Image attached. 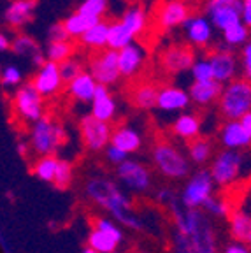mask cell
<instances>
[{"label":"cell","instance_id":"23","mask_svg":"<svg viewBox=\"0 0 251 253\" xmlns=\"http://www.w3.org/2000/svg\"><path fill=\"white\" fill-rule=\"evenodd\" d=\"M146 53L142 49L141 44H128L123 49L118 51V65H120V74L123 78H133L141 71L142 63H144Z\"/></svg>","mask_w":251,"mask_h":253},{"label":"cell","instance_id":"36","mask_svg":"<svg viewBox=\"0 0 251 253\" xmlns=\"http://www.w3.org/2000/svg\"><path fill=\"white\" fill-rule=\"evenodd\" d=\"M74 42L72 41H63V42H51L46 46V58L49 62L55 63H63L65 60L74 56Z\"/></svg>","mask_w":251,"mask_h":253},{"label":"cell","instance_id":"47","mask_svg":"<svg viewBox=\"0 0 251 253\" xmlns=\"http://www.w3.org/2000/svg\"><path fill=\"white\" fill-rule=\"evenodd\" d=\"M243 72H244V79L251 81V41H248L243 47Z\"/></svg>","mask_w":251,"mask_h":253},{"label":"cell","instance_id":"22","mask_svg":"<svg viewBox=\"0 0 251 253\" xmlns=\"http://www.w3.org/2000/svg\"><path fill=\"white\" fill-rule=\"evenodd\" d=\"M188 90H183L179 86H164L158 91L157 107L164 113H176V111H185L190 106Z\"/></svg>","mask_w":251,"mask_h":253},{"label":"cell","instance_id":"10","mask_svg":"<svg viewBox=\"0 0 251 253\" xmlns=\"http://www.w3.org/2000/svg\"><path fill=\"white\" fill-rule=\"evenodd\" d=\"M206 18L216 30L225 32L243 21V0H208Z\"/></svg>","mask_w":251,"mask_h":253},{"label":"cell","instance_id":"15","mask_svg":"<svg viewBox=\"0 0 251 253\" xmlns=\"http://www.w3.org/2000/svg\"><path fill=\"white\" fill-rule=\"evenodd\" d=\"M212 69V78L216 83L228 84L236 79L237 74V58L228 49H214L208 56Z\"/></svg>","mask_w":251,"mask_h":253},{"label":"cell","instance_id":"11","mask_svg":"<svg viewBox=\"0 0 251 253\" xmlns=\"http://www.w3.org/2000/svg\"><path fill=\"white\" fill-rule=\"evenodd\" d=\"M12 107H14V113L18 118H21L27 123H32V125L44 116V99L32 83L21 84L16 90L14 97H12Z\"/></svg>","mask_w":251,"mask_h":253},{"label":"cell","instance_id":"20","mask_svg":"<svg viewBox=\"0 0 251 253\" xmlns=\"http://www.w3.org/2000/svg\"><path fill=\"white\" fill-rule=\"evenodd\" d=\"M36 5L37 0H12L4 11V21L7 27L18 30L32 21Z\"/></svg>","mask_w":251,"mask_h":253},{"label":"cell","instance_id":"21","mask_svg":"<svg viewBox=\"0 0 251 253\" xmlns=\"http://www.w3.org/2000/svg\"><path fill=\"white\" fill-rule=\"evenodd\" d=\"M116 111H118V106H116L114 97L111 95L109 86L98 84L93 100H91L90 115L93 116V118L100 120V122L111 123L114 120V116H116Z\"/></svg>","mask_w":251,"mask_h":253},{"label":"cell","instance_id":"24","mask_svg":"<svg viewBox=\"0 0 251 253\" xmlns=\"http://www.w3.org/2000/svg\"><path fill=\"white\" fill-rule=\"evenodd\" d=\"M111 146L125 151L126 155L135 153V151L141 150L142 137L132 126H126V125L116 126L113 130V135H111Z\"/></svg>","mask_w":251,"mask_h":253},{"label":"cell","instance_id":"38","mask_svg":"<svg viewBox=\"0 0 251 253\" xmlns=\"http://www.w3.org/2000/svg\"><path fill=\"white\" fill-rule=\"evenodd\" d=\"M223 34V42L227 46L232 47H237V46H243V44L248 42V37H250V28L241 21V23L234 25V27L227 28Z\"/></svg>","mask_w":251,"mask_h":253},{"label":"cell","instance_id":"9","mask_svg":"<svg viewBox=\"0 0 251 253\" xmlns=\"http://www.w3.org/2000/svg\"><path fill=\"white\" fill-rule=\"evenodd\" d=\"M123 241V232L111 218H97L88 234V246L97 253H114Z\"/></svg>","mask_w":251,"mask_h":253},{"label":"cell","instance_id":"31","mask_svg":"<svg viewBox=\"0 0 251 253\" xmlns=\"http://www.w3.org/2000/svg\"><path fill=\"white\" fill-rule=\"evenodd\" d=\"M120 21H122L123 27H125L133 37H137L144 32L146 23H148V18H146L144 9L139 7V5H133V7H128L125 12H123Z\"/></svg>","mask_w":251,"mask_h":253},{"label":"cell","instance_id":"3","mask_svg":"<svg viewBox=\"0 0 251 253\" xmlns=\"http://www.w3.org/2000/svg\"><path fill=\"white\" fill-rule=\"evenodd\" d=\"M209 174L216 186L227 188L237 185L241 179L251 174V157L246 151L221 150L212 157Z\"/></svg>","mask_w":251,"mask_h":253},{"label":"cell","instance_id":"30","mask_svg":"<svg viewBox=\"0 0 251 253\" xmlns=\"http://www.w3.org/2000/svg\"><path fill=\"white\" fill-rule=\"evenodd\" d=\"M107 37H109V21L102 20L100 23H97L90 30L84 32L79 37V42H81V46L88 47L91 51H100V49L107 47Z\"/></svg>","mask_w":251,"mask_h":253},{"label":"cell","instance_id":"18","mask_svg":"<svg viewBox=\"0 0 251 253\" xmlns=\"http://www.w3.org/2000/svg\"><path fill=\"white\" fill-rule=\"evenodd\" d=\"M218 141L223 146V150H237L243 151L251 144V137L246 134L244 126L241 125L239 120H230L225 122L220 128Z\"/></svg>","mask_w":251,"mask_h":253},{"label":"cell","instance_id":"44","mask_svg":"<svg viewBox=\"0 0 251 253\" xmlns=\"http://www.w3.org/2000/svg\"><path fill=\"white\" fill-rule=\"evenodd\" d=\"M21 79H23V74H21L20 67H16V65H7V67H4V71L0 72V81L7 88L20 86Z\"/></svg>","mask_w":251,"mask_h":253},{"label":"cell","instance_id":"29","mask_svg":"<svg viewBox=\"0 0 251 253\" xmlns=\"http://www.w3.org/2000/svg\"><path fill=\"white\" fill-rule=\"evenodd\" d=\"M200 118L192 113H183L172 122V132L183 141H195L200 135Z\"/></svg>","mask_w":251,"mask_h":253},{"label":"cell","instance_id":"16","mask_svg":"<svg viewBox=\"0 0 251 253\" xmlns=\"http://www.w3.org/2000/svg\"><path fill=\"white\" fill-rule=\"evenodd\" d=\"M195 63V55L193 49L186 44H174L167 47L162 55V67L170 74H181L192 69Z\"/></svg>","mask_w":251,"mask_h":253},{"label":"cell","instance_id":"1","mask_svg":"<svg viewBox=\"0 0 251 253\" xmlns=\"http://www.w3.org/2000/svg\"><path fill=\"white\" fill-rule=\"evenodd\" d=\"M174 218L176 232L188 239L195 253H218L214 227L208 220V214L202 210H186L177 202L169 206Z\"/></svg>","mask_w":251,"mask_h":253},{"label":"cell","instance_id":"49","mask_svg":"<svg viewBox=\"0 0 251 253\" xmlns=\"http://www.w3.org/2000/svg\"><path fill=\"white\" fill-rule=\"evenodd\" d=\"M157 199L158 202H162V204H172V202H176V199H174V192L170 188H160L157 192Z\"/></svg>","mask_w":251,"mask_h":253},{"label":"cell","instance_id":"2","mask_svg":"<svg viewBox=\"0 0 251 253\" xmlns=\"http://www.w3.org/2000/svg\"><path fill=\"white\" fill-rule=\"evenodd\" d=\"M84 192L90 201L109 211L114 221L123 223L130 229H141V220L133 211L132 202L114 181L107 178H91L88 179Z\"/></svg>","mask_w":251,"mask_h":253},{"label":"cell","instance_id":"55","mask_svg":"<svg viewBox=\"0 0 251 253\" xmlns=\"http://www.w3.org/2000/svg\"><path fill=\"white\" fill-rule=\"evenodd\" d=\"M241 125L244 126V130H246V134L251 137V113H248L246 116H243V118L239 120Z\"/></svg>","mask_w":251,"mask_h":253},{"label":"cell","instance_id":"57","mask_svg":"<svg viewBox=\"0 0 251 253\" xmlns=\"http://www.w3.org/2000/svg\"><path fill=\"white\" fill-rule=\"evenodd\" d=\"M142 253H148V252H142Z\"/></svg>","mask_w":251,"mask_h":253},{"label":"cell","instance_id":"17","mask_svg":"<svg viewBox=\"0 0 251 253\" xmlns=\"http://www.w3.org/2000/svg\"><path fill=\"white\" fill-rule=\"evenodd\" d=\"M190 18V7L183 0H165L157 11V21L162 30L183 27Z\"/></svg>","mask_w":251,"mask_h":253},{"label":"cell","instance_id":"41","mask_svg":"<svg viewBox=\"0 0 251 253\" xmlns=\"http://www.w3.org/2000/svg\"><path fill=\"white\" fill-rule=\"evenodd\" d=\"M72 178H74V167L69 160H58V167H56L55 174V183L53 185L60 190H65L71 186Z\"/></svg>","mask_w":251,"mask_h":253},{"label":"cell","instance_id":"40","mask_svg":"<svg viewBox=\"0 0 251 253\" xmlns=\"http://www.w3.org/2000/svg\"><path fill=\"white\" fill-rule=\"evenodd\" d=\"M202 211H204L206 214H209V216H214V218H228L230 216V204H228L225 199L212 195L204 204Z\"/></svg>","mask_w":251,"mask_h":253},{"label":"cell","instance_id":"46","mask_svg":"<svg viewBox=\"0 0 251 253\" xmlns=\"http://www.w3.org/2000/svg\"><path fill=\"white\" fill-rule=\"evenodd\" d=\"M106 158L109 160L113 166H122L125 160H128V155L125 153V151H122V150H118V148H114V146H107L106 148Z\"/></svg>","mask_w":251,"mask_h":253},{"label":"cell","instance_id":"13","mask_svg":"<svg viewBox=\"0 0 251 253\" xmlns=\"http://www.w3.org/2000/svg\"><path fill=\"white\" fill-rule=\"evenodd\" d=\"M116 176L125 188L135 192V194H142L151 185V174H149L148 167L142 166L141 162L130 160V158L116 167Z\"/></svg>","mask_w":251,"mask_h":253},{"label":"cell","instance_id":"59","mask_svg":"<svg viewBox=\"0 0 251 253\" xmlns=\"http://www.w3.org/2000/svg\"><path fill=\"white\" fill-rule=\"evenodd\" d=\"M0 72H2V71H0Z\"/></svg>","mask_w":251,"mask_h":253},{"label":"cell","instance_id":"14","mask_svg":"<svg viewBox=\"0 0 251 253\" xmlns=\"http://www.w3.org/2000/svg\"><path fill=\"white\" fill-rule=\"evenodd\" d=\"M30 83L34 84V88H36L37 91H39V95L42 97V99L56 95L60 90H62V86H63V81H62V76H60L58 63L49 62V60H47L42 67H41L39 71L36 72V76L32 78Z\"/></svg>","mask_w":251,"mask_h":253},{"label":"cell","instance_id":"39","mask_svg":"<svg viewBox=\"0 0 251 253\" xmlns=\"http://www.w3.org/2000/svg\"><path fill=\"white\" fill-rule=\"evenodd\" d=\"M11 49H12V53L18 56H27V55L32 56L34 53L39 51L41 47L37 46V42L32 39L30 36H27V34H18V36L12 39Z\"/></svg>","mask_w":251,"mask_h":253},{"label":"cell","instance_id":"19","mask_svg":"<svg viewBox=\"0 0 251 253\" xmlns=\"http://www.w3.org/2000/svg\"><path fill=\"white\" fill-rule=\"evenodd\" d=\"M183 28H185V36L192 46L206 47L211 44L214 27L206 16H190Z\"/></svg>","mask_w":251,"mask_h":253},{"label":"cell","instance_id":"52","mask_svg":"<svg viewBox=\"0 0 251 253\" xmlns=\"http://www.w3.org/2000/svg\"><path fill=\"white\" fill-rule=\"evenodd\" d=\"M30 60H32V65H34V67H36L37 71H39V69L42 67L44 63L47 62L46 53H42V51H41V49H39V51H37V53H34V55L30 56Z\"/></svg>","mask_w":251,"mask_h":253},{"label":"cell","instance_id":"42","mask_svg":"<svg viewBox=\"0 0 251 253\" xmlns=\"http://www.w3.org/2000/svg\"><path fill=\"white\" fill-rule=\"evenodd\" d=\"M58 69H60V76H62L63 84L72 83V81H74L79 74H83V72H84V69H83V63L79 62V60H76L74 56H72V58H69V60H65L63 63H60Z\"/></svg>","mask_w":251,"mask_h":253},{"label":"cell","instance_id":"45","mask_svg":"<svg viewBox=\"0 0 251 253\" xmlns=\"http://www.w3.org/2000/svg\"><path fill=\"white\" fill-rule=\"evenodd\" d=\"M63 41H71L69 34H67L65 27H63V21L55 23L47 28V44L51 42H63Z\"/></svg>","mask_w":251,"mask_h":253},{"label":"cell","instance_id":"48","mask_svg":"<svg viewBox=\"0 0 251 253\" xmlns=\"http://www.w3.org/2000/svg\"><path fill=\"white\" fill-rule=\"evenodd\" d=\"M174 253H195L193 248L190 246L188 239L181 234H174Z\"/></svg>","mask_w":251,"mask_h":253},{"label":"cell","instance_id":"33","mask_svg":"<svg viewBox=\"0 0 251 253\" xmlns=\"http://www.w3.org/2000/svg\"><path fill=\"white\" fill-rule=\"evenodd\" d=\"M135 41V37L123 27L122 21H111L109 23V37H107V47L114 49V51H120L125 46L132 44Z\"/></svg>","mask_w":251,"mask_h":253},{"label":"cell","instance_id":"50","mask_svg":"<svg viewBox=\"0 0 251 253\" xmlns=\"http://www.w3.org/2000/svg\"><path fill=\"white\" fill-rule=\"evenodd\" d=\"M223 253H251V248L246 245H241V243L232 241L223 248Z\"/></svg>","mask_w":251,"mask_h":253},{"label":"cell","instance_id":"35","mask_svg":"<svg viewBox=\"0 0 251 253\" xmlns=\"http://www.w3.org/2000/svg\"><path fill=\"white\" fill-rule=\"evenodd\" d=\"M188 158L190 162H193L195 166L208 164L212 158V142L204 137H199L195 141H192L188 146Z\"/></svg>","mask_w":251,"mask_h":253},{"label":"cell","instance_id":"12","mask_svg":"<svg viewBox=\"0 0 251 253\" xmlns=\"http://www.w3.org/2000/svg\"><path fill=\"white\" fill-rule=\"evenodd\" d=\"M79 130L84 146L90 151H102L111 144V135H113L111 123L100 122L91 115H86L79 122Z\"/></svg>","mask_w":251,"mask_h":253},{"label":"cell","instance_id":"7","mask_svg":"<svg viewBox=\"0 0 251 253\" xmlns=\"http://www.w3.org/2000/svg\"><path fill=\"white\" fill-rule=\"evenodd\" d=\"M214 186L208 169L195 170L181 192V206L186 210H202L206 202L214 195Z\"/></svg>","mask_w":251,"mask_h":253},{"label":"cell","instance_id":"34","mask_svg":"<svg viewBox=\"0 0 251 253\" xmlns=\"http://www.w3.org/2000/svg\"><path fill=\"white\" fill-rule=\"evenodd\" d=\"M60 158L56 155H46V157H39L37 162L34 164V176L44 183H55V174L56 167H58Z\"/></svg>","mask_w":251,"mask_h":253},{"label":"cell","instance_id":"26","mask_svg":"<svg viewBox=\"0 0 251 253\" xmlns=\"http://www.w3.org/2000/svg\"><path fill=\"white\" fill-rule=\"evenodd\" d=\"M158 91H160V88L157 84L149 83V81H142V83H137L132 88L130 102L133 104V107H137L141 111H151L157 107Z\"/></svg>","mask_w":251,"mask_h":253},{"label":"cell","instance_id":"58","mask_svg":"<svg viewBox=\"0 0 251 253\" xmlns=\"http://www.w3.org/2000/svg\"><path fill=\"white\" fill-rule=\"evenodd\" d=\"M114 253H118V252H114Z\"/></svg>","mask_w":251,"mask_h":253},{"label":"cell","instance_id":"43","mask_svg":"<svg viewBox=\"0 0 251 253\" xmlns=\"http://www.w3.org/2000/svg\"><path fill=\"white\" fill-rule=\"evenodd\" d=\"M190 74H192L193 83H204V81H212V69L211 63L208 58H199L195 60V63L190 69Z\"/></svg>","mask_w":251,"mask_h":253},{"label":"cell","instance_id":"25","mask_svg":"<svg viewBox=\"0 0 251 253\" xmlns=\"http://www.w3.org/2000/svg\"><path fill=\"white\" fill-rule=\"evenodd\" d=\"M228 230L232 239L241 245H246L251 248V214L246 211L236 210L228 216Z\"/></svg>","mask_w":251,"mask_h":253},{"label":"cell","instance_id":"4","mask_svg":"<svg viewBox=\"0 0 251 253\" xmlns=\"http://www.w3.org/2000/svg\"><path fill=\"white\" fill-rule=\"evenodd\" d=\"M67 141V130L60 123L53 122L51 116L44 115L39 122H36L30 128V150L37 157L56 155L63 142Z\"/></svg>","mask_w":251,"mask_h":253},{"label":"cell","instance_id":"56","mask_svg":"<svg viewBox=\"0 0 251 253\" xmlns=\"http://www.w3.org/2000/svg\"><path fill=\"white\" fill-rule=\"evenodd\" d=\"M83 253H97V252H95V250H91L90 246H86V248L83 250Z\"/></svg>","mask_w":251,"mask_h":253},{"label":"cell","instance_id":"32","mask_svg":"<svg viewBox=\"0 0 251 253\" xmlns=\"http://www.w3.org/2000/svg\"><path fill=\"white\" fill-rule=\"evenodd\" d=\"M97 23H100V21L97 20H91V18H88V16H83L81 12L74 11L72 14H69L63 20V27H65L67 34H69V37H81L83 34L86 30H90L91 27H95Z\"/></svg>","mask_w":251,"mask_h":253},{"label":"cell","instance_id":"28","mask_svg":"<svg viewBox=\"0 0 251 253\" xmlns=\"http://www.w3.org/2000/svg\"><path fill=\"white\" fill-rule=\"evenodd\" d=\"M97 81L93 79V76L88 71H84L83 74H79L72 83L67 84V91L72 99L79 100V102H90L93 100L95 91H97Z\"/></svg>","mask_w":251,"mask_h":253},{"label":"cell","instance_id":"54","mask_svg":"<svg viewBox=\"0 0 251 253\" xmlns=\"http://www.w3.org/2000/svg\"><path fill=\"white\" fill-rule=\"evenodd\" d=\"M16 150H18V153H20V157H27L28 151H30V144L25 141H20L18 144H16Z\"/></svg>","mask_w":251,"mask_h":253},{"label":"cell","instance_id":"51","mask_svg":"<svg viewBox=\"0 0 251 253\" xmlns=\"http://www.w3.org/2000/svg\"><path fill=\"white\" fill-rule=\"evenodd\" d=\"M243 23L251 30V0H243Z\"/></svg>","mask_w":251,"mask_h":253},{"label":"cell","instance_id":"37","mask_svg":"<svg viewBox=\"0 0 251 253\" xmlns=\"http://www.w3.org/2000/svg\"><path fill=\"white\" fill-rule=\"evenodd\" d=\"M107 7H109V0H83L76 11L81 12L83 16H88L91 20L102 21Z\"/></svg>","mask_w":251,"mask_h":253},{"label":"cell","instance_id":"5","mask_svg":"<svg viewBox=\"0 0 251 253\" xmlns=\"http://www.w3.org/2000/svg\"><path fill=\"white\" fill-rule=\"evenodd\" d=\"M220 113L227 122L241 120L251 113V81L248 79H234L225 84L218 99Z\"/></svg>","mask_w":251,"mask_h":253},{"label":"cell","instance_id":"8","mask_svg":"<svg viewBox=\"0 0 251 253\" xmlns=\"http://www.w3.org/2000/svg\"><path fill=\"white\" fill-rule=\"evenodd\" d=\"M88 72L93 76L97 84L111 86L118 83V79L122 78L118 65V51L109 49V47L93 51L88 58Z\"/></svg>","mask_w":251,"mask_h":253},{"label":"cell","instance_id":"6","mask_svg":"<svg viewBox=\"0 0 251 253\" xmlns=\"http://www.w3.org/2000/svg\"><path fill=\"white\" fill-rule=\"evenodd\" d=\"M151 158L155 169L169 179H185L192 169L190 158L170 142H157L151 151Z\"/></svg>","mask_w":251,"mask_h":253},{"label":"cell","instance_id":"27","mask_svg":"<svg viewBox=\"0 0 251 253\" xmlns=\"http://www.w3.org/2000/svg\"><path fill=\"white\" fill-rule=\"evenodd\" d=\"M223 84L212 81H204V83H192L188 88V95L192 102H195L197 106H211L212 102L220 99Z\"/></svg>","mask_w":251,"mask_h":253},{"label":"cell","instance_id":"53","mask_svg":"<svg viewBox=\"0 0 251 253\" xmlns=\"http://www.w3.org/2000/svg\"><path fill=\"white\" fill-rule=\"evenodd\" d=\"M11 42H12V39H9L4 32H0V53L11 49Z\"/></svg>","mask_w":251,"mask_h":253}]
</instances>
